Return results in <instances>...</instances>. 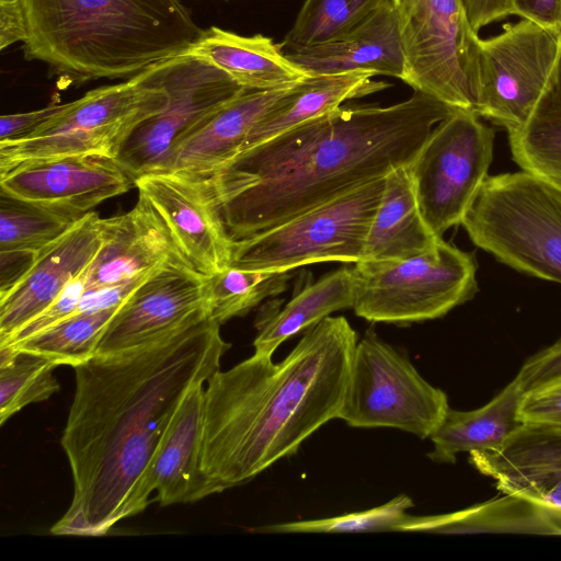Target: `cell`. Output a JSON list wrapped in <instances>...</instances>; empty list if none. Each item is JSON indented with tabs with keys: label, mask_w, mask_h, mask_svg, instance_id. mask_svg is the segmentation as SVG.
I'll return each mask as SVG.
<instances>
[{
	"label": "cell",
	"mask_w": 561,
	"mask_h": 561,
	"mask_svg": "<svg viewBox=\"0 0 561 561\" xmlns=\"http://www.w3.org/2000/svg\"><path fill=\"white\" fill-rule=\"evenodd\" d=\"M209 317L162 340L95 354L73 367L76 390L61 436L72 502L54 535L102 536L146 508L156 448L188 390L229 350Z\"/></svg>",
	"instance_id": "obj_1"
},
{
	"label": "cell",
	"mask_w": 561,
	"mask_h": 561,
	"mask_svg": "<svg viewBox=\"0 0 561 561\" xmlns=\"http://www.w3.org/2000/svg\"><path fill=\"white\" fill-rule=\"evenodd\" d=\"M459 108L414 91L389 106L342 105L236 157L206 180L233 241L409 165Z\"/></svg>",
	"instance_id": "obj_2"
},
{
	"label": "cell",
	"mask_w": 561,
	"mask_h": 561,
	"mask_svg": "<svg viewBox=\"0 0 561 561\" xmlns=\"http://www.w3.org/2000/svg\"><path fill=\"white\" fill-rule=\"evenodd\" d=\"M357 342L344 317H327L280 362L253 353L207 379L201 470L216 493L295 455L339 419Z\"/></svg>",
	"instance_id": "obj_3"
},
{
	"label": "cell",
	"mask_w": 561,
	"mask_h": 561,
	"mask_svg": "<svg viewBox=\"0 0 561 561\" xmlns=\"http://www.w3.org/2000/svg\"><path fill=\"white\" fill-rule=\"evenodd\" d=\"M26 60L80 85L130 79L186 54L204 28L180 0H21Z\"/></svg>",
	"instance_id": "obj_4"
},
{
	"label": "cell",
	"mask_w": 561,
	"mask_h": 561,
	"mask_svg": "<svg viewBox=\"0 0 561 561\" xmlns=\"http://www.w3.org/2000/svg\"><path fill=\"white\" fill-rule=\"evenodd\" d=\"M461 225L499 261L561 284V192L539 178L526 171L488 175Z\"/></svg>",
	"instance_id": "obj_5"
},
{
	"label": "cell",
	"mask_w": 561,
	"mask_h": 561,
	"mask_svg": "<svg viewBox=\"0 0 561 561\" xmlns=\"http://www.w3.org/2000/svg\"><path fill=\"white\" fill-rule=\"evenodd\" d=\"M168 103L164 89L146 81L144 71L126 81L100 87L64 108L31 134L0 141V175L18 164L70 157L117 159L123 146Z\"/></svg>",
	"instance_id": "obj_6"
},
{
	"label": "cell",
	"mask_w": 561,
	"mask_h": 561,
	"mask_svg": "<svg viewBox=\"0 0 561 561\" xmlns=\"http://www.w3.org/2000/svg\"><path fill=\"white\" fill-rule=\"evenodd\" d=\"M354 312L370 322L408 324L445 316L477 291L471 253L440 238L427 253L354 263Z\"/></svg>",
	"instance_id": "obj_7"
},
{
	"label": "cell",
	"mask_w": 561,
	"mask_h": 561,
	"mask_svg": "<svg viewBox=\"0 0 561 561\" xmlns=\"http://www.w3.org/2000/svg\"><path fill=\"white\" fill-rule=\"evenodd\" d=\"M385 178L318 205L261 233L233 241L230 265L288 272L318 262L363 260Z\"/></svg>",
	"instance_id": "obj_8"
},
{
	"label": "cell",
	"mask_w": 561,
	"mask_h": 561,
	"mask_svg": "<svg viewBox=\"0 0 561 561\" xmlns=\"http://www.w3.org/2000/svg\"><path fill=\"white\" fill-rule=\"evenodd\" d=\"M404 56L402 81L477 114L480 37L461 0H394ZM478 115V114H477Z\"/></svg>",
	"instance_id": "obj_9"
},
{
	"label": "cell",
	"mask_w": 561,
	"mask_h": 561,
	"mask_svg": "<svg viewBox=\"0 0 561 561\" xmlns=\"http://www.w3.org/2000/svg\"><path fill=\"white\" fill-rule=\"evenodd\" d=\"M446 393L373 331L357 342L340 420L358 428H396L430 438L448 411Z\"/></svg>",
	"instance_id": "obj_10"
},
{
	"label": "cell",
	"mask_w": 561,
	"mask_h": 561,
	"mask_svg": "<svg viewBox=\"0 0 561 561\" xmlns=\"http://www.w3.org/2000/svg\"><path fill=\"white\" fill-rule=\"evenodd\" d=\"M479 117L456 111L434 127L408 165L421 214L439 238L461 224L488 176L494 131Z\"/></svg>",
	"instance_id": "obj_11"
},
{
	"label": "cell",
	"mask_w": 561,
	"mask_h": 561,
	"mask_svg": "<svg viewBox=\"0 0 561 561\" xmlns=\"http://www.w3.org/2000/svg\"><path fill=\"white\" fill-rule=\"evenodd\" d=\"M144 73L147 82L164 89L168 103L133 133L116 159L134 181L162 172L170 151L184 136L247 90L221 69L187 54Z\"/></svg>",
	"instance_id": "obj_12"
},
{
	"label": "cell",
	"mask_w": 561,
	"mask_h": 561,
	"mask_svg": "<svg viewBox=\"0 0 561 561\" xmlns=\"http://www.w3.org/2000/svg\"><path fill=\"white\" fill-rule=\"evenodd\" d=\"M560 58L561 30L527 19L481 38L477 114L507 133L522 128L545 94Z\"/></svg>",
	"instance_id": "obj_13"
},
{
	"label": "cell",
	"mask_w": 561,
	"mask_h": 561,
	"mask_svg": "<svg viewBox=\"0 0 561 561\" xmlns=\"http://www.w3.org/2000/svg\"><path fill=\"white\" fill-rule=\"evenodd\" d=\"M206 280L184 261L160 268L118 307L95 354L152 343L204 320L208 317Z\"/></svg>",
	"instance_id": "obj_14"
},
{
	"label": "cell",
	"mask_w": 561,
	"mask_h": 561,
	"mask_svg": "<svg viewBox=\"0 0 561 561\" xmlns=\"http://www.w3.org/2000/svg\"><path fill=\"white\" fill-rule=\"evenodd\" d=\"M135 187L196 272L209 277L230 265L233 240L205 181L163 171L141 175Z\"/></svg>",
	"instance_id": "obj_15"
},
{
	"label": "cell",
	"mask_w": 561,
	"mask_h": 561,
	"mask_svg": "<svg viewBox=\"0 0 561 561\" xmlns=\"http://www.w3.org/2000/svg\"><path fill=\"white\" fill-rule=\"evenodd\" d=\"M133 186L116 159L100 156L35 160L0 175V191L78 219Z\"/></svg>",
	"instance_id": "obj_16"
},
{
	"label": "cell",
	"mask_w": 561,
	"mask_h": 561,
	"mask_svg": "<svg viewBox=\"0 0 561 561\" xmlns=\"http://www.w3.org/2000/svg\"><path fill=\"white\" fill-rule=\"evenodd\" d=\"M101 244V217L90 211L44 248L24 275L0 291V342L54 304L88 268Z\"/></svg>",
	"instance_id": "obj_17"
},
{
	"label": "cell",
	"mask_w": 561,
	"mask_h": 561,
	"mask_svg": "<svg viewBox=\"0 0 561 561\" xmlns=\"http://www.w3.org/2000/svg\"><path fill=\"white\" fill-rule=\"evenodd\" d=\"M101 248L84 272L85 291L127 284L170 263L186 262L160 217L141 196L129 211L101 218Z\"/></svg>",
	"instance_id": "obj_18"
},
{
	"label": "cell",
	"mask_w": 561,
	"mask_h": 561,
	"mask_svg": "<svg viewBox=\"0 0 561 561\" xmlns=\"http://www.w3.org/2000/svg\"><path fill=\"white\" fill-rule=\"evenodd\" d=\"M291 88L244 90L184 136L163 171L208 180L243 151L255 125Z\"/></svg>",
	"instance_id": "obj_19"
},
{
	"label": "cell",
	"mask_w": 561,
	"mask_h": 561,
	"mask_svg": "<svg viewBox=\"0 0 561 561\" xmlns=\"http://www.w3.org/2000/svg\"><path fill=\"white\" fill-rule=\"evenodd\" d=\"M469 455L504 494L561 507V433L524 425L501 448Z\"/></svg>",
	"instance_id": "obj_20"
},
{
	"label": "cell",
	"mask_w": 561,
	"mask_h": 561,
	"mask_svg": "<svg viewBox=\"0 0 561 561\" xmlns=\"http://www.w3.org/2000/svg\"><path fill=\"white\" fill-rule=\"evenodd\" d=\"M205 383L195 385L182 399L152 457L148 486L161 505L196 502L216 493L201 470Z\"/></svg>",
	"instance_id": "obj_21"
},
{
	"label": "cell",
	"mask_w": 561,
	"mask_h": 561,
	"mask_svg": "<svg viewBox=\"0 0 561 561\" xmlns=\"http://www.w3.org/2000/svg\"><path fill=\"white\" fill-rule=\"evenodd\" d=\"M285 53L309 76L364 71L402 79L404 73L394 3L381 7L339 39L314 46L291 47Z\"/></svg>",
	"instance_id": "obj_22"
},
{
	"label": "cell",
	"mask_w": 561,
	"mask_h": 561,
	"mask_svg": "<svg viewBox=\"0 0 561 561\" xmlns=\"http://www.w3.org/2000/svg\"><path fill=\"white\" fill-rule=\"evenodd\" d=\"M186 54L221 69L249 90L286 89L309 77L287 57L280 44L262 34L243 36L210 26L203 30Z\"/></svg>",
	"instance_id": "obj_23"
},
{
	"label": "cell",
	"mask_w": 561,
	"mask_h": 561,
	"mask_svg": "<svg viewBox=\"0 0 561 561\" xmlns=\"http://www.w3.org/2000/svg\"><path fill=\"white\" fill-rule=\"evenodd\" d=\"M399 531L427 534H528L561 536V507L505 496L471 507L428 516L408 515Z\"/></svg>",
	"instance_id": "obj_24"
},
{
	"label": "cell",
	"mask_w": 561,
	"mask_h": 561,
	"mask_svg": "<svg viewBox=\"0 0 561 561\" xmlns=\"http://www.w3.org/2000/svg\"><path fill=\"white\" fill-rule=\"evenodd\" d=\"M440 238L426 225L408 165L385 176L362 261H399L433 251Z\"/></svg>",
	"instance_id": "obj_25"
},
{
	"label": "cell",
	"mask_w": 561,
	"mask_h": 561,
	"mask_svg": "<svg viewBox=\"0 0 561 561\" xmlns=\"http://www.w3.org/2000/svg\"><path fill=\"white\" fill-rule=\"evenodd\" d=\"M522 398L523 392L513 379L479 409L458 411L449 408L430 436L433 450L428 457L436 462L454 463L460 453L501 448L524 426L518 413Z\"/></svg>",
	"instance_id": "obj_26"
},
{
	"label": "cell",
	"mask_w": 561,
	"mask_h": 561,
	"mask_svg": "<svg viewBox=\"0 0 561 561\" xmlns=\"http://www.w3.org/2000/svg\"><path fill=\"white\" fill-rule=\"evenodd\" d=\"M374 76L364 71L309 76L293 87L262 117L251 131L242 152L324 115L342 106L346 101L363 98L389 87L383 81L373 80Z\"/></svg>",
	"instance_id": "obj_27"
},
{
	"label": "cell",
	"mask_w": 561,
	"mask_h": 561,
	"mask_svg": "<svg viewBox=\"0 0 561 561\" xmlns=\"http://www.w3.org/2000/svg\"><path fill=\"white\" fill-rule=\"evenodd\" d=\"M354 300L353 267H341L325 274L304 287L282 310L260 319L253 341L254 354L272 357L283 342L337 310L353 308Z\"/></svg>",
	"instance_id": "obj_28"
},
{
	"label": "cell",
	"mask_w": 561,
	"mask_h": 561,
	"mask_svg": "<svg viewBox=\"0 0 561 561\" xmlns=\"http://www.w3.org/2000/svg\"><path fill=\"white\" fill-rule=\"evenodd\" d=\"M508 140L523 171L561 192V58L531 117Z\"/></svg>",
	"instance_id": "obj_29"
},
{
	"label": "cell",
	"mask_w": 561,
	"mask_h": 561,
	"mask_svg": "<svg viewBox=\"0 0 561 561\" xmlns=\"http://www.w3.org/2000/svg\"><path fill=\"white\" fill-rule=\"evenodd\" d=\"M118 307L79 311L24 340L0 345L45 357L56 365L76 367L95 355L102 334Z\"/></svg>",
	"instance_id": "obj_30"
},
{
	"label": "cell",
	"mask_w": 561,
	"mask_h": 561,
	"mask_svg": "<svg viewBox=\"0 0 561 561\" xmlns=\"http://www.w3.org/2000/svg\"><path fill=\"white\" fill-rule=\"evenodd\" d=\"M289 278L288 272L229 265L207 277L208 317L220 325L232 318L242 317L266 298L283 293Z\"/></svg>",
	"instance_id": "obj_31"
},
{
	"label": "cell",
	"mask_w": 561,
	"mask_h": 561,
	"mask_svg": "<svg viewBox=\"0 0 561 561\" xmlns=\"http://www.w3.org/2000/svg\"><path fill=\"white\" fill-rule=\"evenodd\" d=\"M389 3L394 0H306L280 45L288 49L339 39Z\"/></svg>",
	"instance_id": "obj_32"
},
{
	"label": "cell",
	"mask_w": 561,
	"mask_h": 561,
	"mask_svg": "<svg viewBox=\"0 0 561 561\" xmlns=\"http://www.w3.org/2000/svg\"><path fill=\"white\" fill-rule=\"evenodd\" d=\"M77 220L67 214L0 191V252L36 255Z\"/></svg>",
	"instance_id": "obj_33"
},
{
	"label": "cell",
	"mask_w": 561,
	"mask_h": 561,
	"mask_svg": "<svg viewBox=\"0 0 561 561\" xmlns=\"http://www.w3.org/2000/svg\"><path fill=\"white\" fill-rule=\"evenodd\" d=\"M413 501L405 494H400L387 503L359 512L343 515L287 522L261 526L252 529L257 534H351L399 531L401 524L408 517V510L413 507Z\"/></svg>",
	"instance_id": "obj_34"
},
{
	"label": "cell",
	"mask_w": 561,
	"mask_h": 561,
	"mask_svg": "<svg viewBox=\"0 0 561 561\" xmlns=\"http://www.w3.org/2000/svg\"><path fill=\"white\" fill-rule=\"evenodd\" d=\"M57 366L45 357L19 353L13 362L0 367V424L60 389L54 376Z\"/></svg>",
	"instance_id": "obj_35"
},
{
	"label": "cell",
	"mask_w": 561,
	"mask_h": 561,
	"mask_svg": "<svg viewBox=\"0 0 561 561\" xmlns=\"http://www.w3.org/2000/svg\"><path fill=\"white\" fill-rule=\"evenodd\" d=\"M518 413L524 425L561 433V381L523 394Z\"/></svg>",
	"instance_id": "obj_36"
},
{
	"label": "cell",
	"mask_w": 561,
	"mask_h": 561,
	"mask_svg": "<svg viewBox=\"0 0 561 561\" xmlns=\"http://www.w3.org/2000/svg\"><path fill=\"white\" fill-rule=\"evenodd\" d=\"M514 379L523 394L561 381V339L529 357Z\"/></svg>",
	"instance_id": "obj_37"
},
{
	"label": "cell",
	"mask_w": 561,
	"mask_h": 561,
	"mask_svg": "<svg viewBox=\"0 0 561 561\" xmlns=\"http://www.w3.org/2000/svg\"><path fill=\"white\" fill-rule=\"evenodd\" d=\"M65 104L49 105L26 113L0 117V141L24 137L64 108Z\"/></svg>",
	"instance_id": "obj_38"
},
{
	"label": "cell",
	"mask_w": 561,
	"mask_h": 561,
	"mask_svg": "<svg viewBox=\"0 0 561 561\" xmlns=\"http://www.w3.org/2000/svg\"><path fill=\"white\" fill-rule=\"evenodd\" d=\"M27 37V24L21 0H0V50Z\"/></svg>",
	"instance_id": "obj_39"
},
{
	"label": "cell",
	"mask_w": 561,
	"mask_h": 561,
	"mask_svg": "<svg viewBox=\"0 0 561 561\" xmlns=\"http://www.w3.org/2000/svg\"><path fill=\"white\" fill-rule=\"evenodd\" d=\"M512 15L561 30V0H507Z\"/></svg>",
	"instance_id": "obj_40"
},
{
	"label": "cell",
	"mask_w": 561,
	"mask_h": 561,
	"mask_svg": "<svg viewBox=\"0 0 561 561\" xmlns=\"http://www.w3.org/2000/svg\"><path fill=\"white\" fill-rule=\"evenodd\" d=\"M472 28L482 27L512 15L507 0H461Z\"/></svg>",
	"instance_id": "obj_41"
}]
</instances>
